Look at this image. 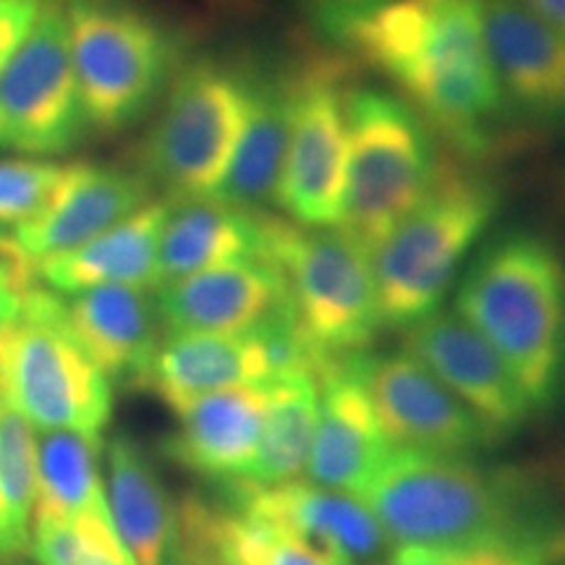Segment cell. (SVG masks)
Segmentation results:
<instances>
[{"mask_svg":"<svg viewBox=\"0 0 565 565\" xmlns=\"http://www.w3.org/2000/svg\"><path fill=\"white\" fill-rule=\"evenodd\" d=\"M359 498L391 550L515 542L565 561V475L550 466L393 448Z\"/></svg>","mask_w":565,"mask_h":565,"instance_id":"cell-1","label":"cell"},{"mask_svg":"<svg viewBox=\"0 0 565 565\" xmlns=\"http://www.w3.org/2000/svg\"><path fill=\"white\" fill-rule=\"evenodd\" d=\"M330 40L398 89L458 152L492 147L505 97L484 38L482 0H387Z\"/></svg>","mask_w":565,"mask_h":565,"instance_id":"cell-2","label":"cell"},{"mask_svg":"<svg viewBox=\"0 0 565 565\" xmlns=\"http://www.w3.org/2000/svg\"><path fill=\"white\" fill-rule=\"evenodd\" d=\"M456 315L503 356L536 412L557 393L565 265L547 238L508 231L484 244L456 288Z\"/></svg>","mask_w":565,"mask_h":565,"instance_id":"cell-3","label":"cell"},{"mask_svg":"<svg viewBox=\"0 0 565 565\" xmlns=\"http://www.w3.org/2000/svg\"><path fill=\"white\" fill-rule=\"evenodd\" d=\"M498 210L494 183L440 160L429 194L372 254L383 324L404 330L437 312Z\"/></svg>","mask_w":565,"mask_h":565,"instance_id":"cell-4","label":"cell"},{"mask_svg":"<svg viewBox=\"0 0 565 565\" xmlns=\"http://www.w3.org/2000/svg\"><path fill=\"white\" fill-rule=\"evenodd\" d=\"M349 189L341 231L372 257L433 189L437 147L433 129L395 92H345Z\"/></svg>","mask_w":565,"mask_h":565,"instance_id":"cell-5","label":"cell"},{"mask_svg":"<svg viewBox=\"0 0 565 565\" xmlns=\"http://www.w3.org/2000/svg\"><path fill=\"white\" fill-rule=\"evenodd\" d=\"M66 11L87 129H129L166 95L183 40L131 0H74Z\"/></svg>","mask_w":565,"mask_h":565,"instance_id":"cell-6","label":"cell"},{"mask_svg":"<svg viewBox=\"0 0 565 565\" xmlns=\"http://www.w3.org/2000/svg\"><path fill=\"white\" fill-rule=\"evenodd\" d=\"M263 259L286 278L296 330L317 370L372 349L383 328L372 257L341 228H301L265 212Z\"/></svg>","mask_w":565,"mask_h":565,"instance_id":"cell-7","label":"cell"},{"mask_svg":"<svg viewBox=\"0 0 565 565\" xmlns=\"http://www.w3.org/2000/svg\"><path fill=\"white\" fill-rule=\"evenodd\" d=\"M0 393L42 433L103 435L113 387L63 317V296L34 280L0 333Z\"/></svg>","mask_w":565,"mask_h":565,"instance_id":"cell-8","label":"cell"},{"mask_svg":"<svg viewBox=\"0 0 565 565\" xmlns=\"http://www.w3.org/2000/svg\"><path fill=\"white\" fill-rule=\"evenodd\" d=\"M252 76L228 63H183L141 141V173L171 202L212 196L228 171L249 108Z\"/></svg>","mask_w":565,"mask_h":565,"instance_id":"cell-9","label":"cell"},{"mask_svg":"<svg viewBox=\"0 0 565 565\" xmlns=\"http://www.w3.org/2000/svg\"><path fill=\"white\" fill-rule=\"evenodd\" d=\"M84 131L68 11L45 0L0 71V152L63 154L79 145Z\"/></svg>","mask_w":565,"mask_h":565,"instance_id":"cell-10","label":"cell"},{"mask_svg":"<svg viewBox=\"0 0 565 565\" xmlns=\"http://www.w3.org/2000/svg\"><path fill=\"white\" fill-rule=\"evenodd\" d=\"M335 63L294 74V124L275 204L301 228H341L349 189L345 92Z\"/></svg>","mask_w":565,"mask_h":565,"instance_id":"cell-11","label":"cell"},{"mask_svg":"<svg viewBox=\"0 0 565 565\" xmlns=\"http://www.w3.org/2000/svg\"><path fill=\"white\" fill-rule=\"evenodd\" d=\"M317 374V359L296 322L238 335H168L160 341L141 391L179 414L202 395L242 385H270L288 374Z\"/></svg>","mask_w":565,"mask_h":565,"instance_id":"cell-12","label":"cell"},{"mask_svg":"<svg viewBox=\"0 0 565 565\" xmlns=\"http://www.w3.org/2000/svg\"><path fill=\"white\" fill-rule=\"evenodd\" d=\"M351 370L393 448L475 456L494 445L484 424L412 351L353 353Z\"/></svg>","mask_w":565,"mask_h":565,"instance_id":"cell-13","label":"cell"},{"mask_svg":"<svg viewBox=\"0 0 565 565\" xmlns=\"http://www.w3.org/2000/svg\"><path fill=\"white\" fill-rule=\"evenodd\" d=\"M404 349L484 424L494 443L521 433L536 414L503 356L456 312L437 309L408 324Z\"/></svg>","mask_w":565,"mask_h":565,"instance_id":"cell-14","label":"cell"},{"mask_svg":"<svg viewBox=\"0 0 565 565\" xmlns=\"http://www.w3.org/2000/svg\"><path fill=\"white\" fill-rule=\"evenodd\" d=\"M168 335H238L294 322L286 278L267 259H236L152 288Z\"/></svg>","mask_w":565,"mask_h":565,"instance_id":"cell-15","label":"cell"},{"mask_svg":"<svg viewBox=\"0 0 565 565\" xmlns=\"http://www.w3.org/2000/svg\"><path fill=\"white\" fill-rule=\"evenodd\" d=\"M150 186L145 173L129 168L71 162L63 168L58 189L45 210L13 228V242L30 265L79 249L145 207L152 194Z\"/></svg>","mask_w":565,"mask_h":565,"instance_id":"cell-16","label":"cell"},{"mask_svg":"<svg viewBox=\"0 0 565 565\" xmlns=\"http://www.w3.org/2000/svg\"><path fill=\"white\" fill-rule=\"evenodd\" d=\"M225 503L330 550L351 565H377L391 553L370 505L309 479L282 484H225Z\"/></svg>","mask_w":565,"mask_h":565,"instance_id":"cell-17","label":"cell"},{"mask_svg":"<svg viewBox=\"0 0 565 565\" xmlns=\"http://www.w3.org/2000/svg\"><path fill=\"white\" fill-rule=\"evenodd\" d=\"M317 380H320V414H317L303 479L359 498L393 445L380 427L362 383L351 370V356L324 362Z\"/></svg>","mask_w":565,"mask_h":565,"instance_id":"cell-18","label":"cell"},{"mask_svg":"<svg viewBox=\"0 0 565 565\" xmlns=\"http://www.w3.org/2000/svg\"><path fill=\"white\" fill-rule=\"evenodd\" d=\"M267 385L202 395L175 414L179 427L160 443L162 456L210 482H246L257 461Z\"/></svg>","mask_w":565,"mask_h":565,"instance_id":"cell-19","label":"cell"},{"mask_svg":"<svg viewBox=\"0 0 565 565\" xmlns=\"http://www.w3.org/2000/svg\"><path fill=\"white\" fill-rule=\"evenodd\" d=\"M484 38L505 103L529 118H565V32L515 0H482Z\"/></svg>","mask_w":565,"mask_h":565,"instance_id":"cell-20","label":"cell"},{"mask_svg":"<svg viewBox=\"0 0 565 565\" xmlns=\"http://www.w3.org/2000/svg\"><path fill=\"white\" fill-rule=\"evenodd\" d=\"M63 317L76 343L110 383L141 391L160 349V320L150 288H87L63 301Z\"/></svg>","mask_w":565,"mask_h":565,"instance_id":"cell-21","label":"cell"},{"mask_svg":"<svg viewBox=\"0 0 565 565\" xmlns=\"http://www.w3.org/2000/svg\"><path fill=\"white\" fill-rule=\"evenodd\" d=\"M171 200H150L79 249L32 265L34 278L61 296L95 286H158V246Z\"/></svg>","mask_w":565,"mask_h":565,"instance_id":"cell-22","label":"cell"},{"mask_svg":"<svg viewBox=\"0 0 565 565\" xmlns=\"http://www.w3.org/2000/svg\"><path fill=\"white\" fill-rule=\"evenodd\" d=\"M263 246L265 210L233 207L217 196L171 202L158 246V286L236 259H263Z\"/></svg>","mask_w":565,"mask_h":565,"instance_id":"cell-23","label":"cell"},{"mask_svg":"<svg viewBox=\"0 0 565 565\" xmlns=\"http://www.w3.org/2000/svg\"><path fill=\"white\" fill-rule=\"evenodd\" d=\"M108 505L134 565H168L179 545V505L139 443L113 435L105 445Z\"/></svg>","mask_w":565,"mask_h":565,"instance_id":"cell-24","label":"cell"},{"mask_svg":"<svg viewBox=\"0 0 565 565\" xmlns=\"http://www.w3.org/2000/svg\"><path fill=\"white\" fill-rule=\"evenodd\" d=\"M294 124V76H252L249 108L228 171L212 196L263 212L275 204Z\"/></svg>","mask_w":565,"mask_h":565,"instance_id":"cell-25","label":"cell"},{"mask_svg":"<svg viewBox=\"0 0 565 565\" xmlns=\"http://www.w3.org/2000/svg\"><path fill=\"white\" fill-rule=\"evenodd\" d=\"M103 437L87 433H45L38 443V521H100L113 524L100 458ZM116 526V524H113Z\"/></svg>","mask_w":565,"mask_h":565,"instance_id":"cell-26","label":"cell"},{"mask_svg":"<svg viewBox=\"0 0 565 565\" xmlns=\"http://www.w3.org/2000/svg\"><path fill=\"white\" fill-rule=\"evenodd\" d=\"M320 414V380L312 372L288 374L267 385L257 461L246 482L282 484L301 479Z\"/></svg>","mask_w":565,"mask_h":565,"instance_id":"cell-27","label":"cell"},{"mask_svg":"<svg viewBox=\"0 0 565 565\" xmlns=\"http://www.w3.org/2000/svg\"><path fill=\"white\" fill-rule=\"evenodd\" d=\"M38 503V437L0 393V565H17L32 545Z\"/></svg>","mask_w":565,"mask_h":565,"instance_id":"cell-28","label":"cell"},{"mask_svg":"<svg viewBox=\"0 0 565 565\" xmlns=\"http://www.w3.org/2000/svg\"><path fill=\"white\" fill-rule=\"evenodd\" d=\"M30 553L38 565H134L116 526L100 521H38Z\"/></svg>","mask_w":565,"mask_h":565,"instance_id":"cell-29","label":"cell"},{"mask_svg":"<svg viewBox=\"0 0 565 565\" xmlns=\"http://www.w3.org/2000/svg\"><path fill=\"white\" fill-rule=\"evenodd\" d=\"M63 168L45 160H0V225L38 217L58 189Z\"/></svg>","mask_w":565,"mask_h":565,"instance_id":"cell-30","label":"cell"},{"mask_svg":"<svg viewBox=\"0 0 565 565\" xmlns=\"http://www.w3.org/2000/svg\"><path fill=\"white\" fill-rule=\"evenodd\" d=\"M377 565H557L547 550L515 542L454 547H393Z\"/></svg>","mask_w":565,"mask_h":565,"instance_id":"cell-31","label":"cell"},{"mask_svg":"<svg viewBox=\"0 0 565 565\" xmlns=\"http://www.w3.org/2000/svg\"><path fill=\"white\" fill-rule=\"evenodd\" d=\"M291 3L299 6L328 38H333L349 21L380 9L387 0H291Z\"/></svg>","mask_w":565,"mask_h":565,"instance_id":"cell-32","label":"cell"},{"mask_svg":"<svg viewBox=\"0 0 565 565\" xmlns=\"http://www.w3.org/2000/svg\"><path fill=\"white\" fill-rule=\"evenodd\" d=\"M45 0H0V71L32 30Z\"/></svg>","mask_w":565,"mask_h":565,"instance_id":"cell-33","label":"cell"},{"mask_svg":"<svg viewBox=\"0 0 565 565\" xmlns=\"http://www.w3.org/2000/svg\"><path fill=\"white\" fill-rule=\"evenodd\" d=\"M34 280L30 263L0 257V333L19 317L21 299Z\"/></svg>","mask_w":565,"mask_h":565,"instance_id":"cell-34","label":"cell"},{"mask_svg":"<svg viewBox=\"0 0 565 565\" xmlns=\"http://www.w3.org/2000/svg\"><path fill=\"white\" fill-rule=\"evenodd\" d=\"M179 532L196 536V540H200L202 545L210 550V555L215 557V563H217V565H246V563L233 561V557H228V555H223L221 550H217L215 545H212V540L207 536V532H204L200 521H196V515L192 513V508H189L186 503H179Z\"/></svg>","mask_w":565,"mask_h":565,"instance_id":"cell-35","label":"cell"},{"mask_svg":"<svg viewBox=\"0 0 565 565\" xmlns=\"http://www.w3.org/2000/svg\"><path fill=\"white\" fill-rule=\"evenodd\" d=\"M524 9H529L534 17H540L547 24H553L555 30L565 32V0H515Z\"/></svg>","mask_w":565,"mask_h":565,"instance_id":"cell-36","label":"cell"},{"mask_svg":"<svg viewBox=\"0 0 565 565\" xmlns=\"http://www.w3.org/2000/svg\"><path fill=\"white\" fill-rule=\"evenodd\" d=\"M175 553L186 561V565H217L215 557L210 555V550L204 547L202 542L192 534L179 532V545H175Z\"/></svg>","mask_w":565,"mask_h":565,"instance_id":"cell-37","label":"cell"},{"mask_svg":"<svg viewBox=\"0 0 565 565\" xmlns=\"http://www.w3.org/2000/svg\"><path fill=\"white\" fill-rule=\"evenodd\" d=\"M0 257L3 259H19V263H26L24 257H21L17 242H13V233H9L0 225Z\"/></svg>","mask_w":565,"mask_h":565,"instance_id":"cell-38","label":"cell"},{"mask_svg":"<svg viewBox=\"0 0 565 565\" xmlns=\"http://www.w3.org/2000/svg\"><path fill=\"white\" fill-rule=\"evenodd\" d=\"M557 385H563V391H565V335H563V353H561V377H557Z\"/></svg>","mask_w":565,"mask_h":565,"instance_id":"cell-39","label":"cell"},{"mask_svg":"<svg viewBox=\"0 0 565 565\" xmlns=\"http://www.w3.org/2000/svg\"><path fill=\"white\" fill-rule=\"evenodd\" d=\"M168 565H186V561H183V557H181L179 553H175V555L171 557V561H168Z\"/></svg>","mask_w":565,"mask_h":565,"instance_id":"cell-40","label":"cell"},{"mask_svg":"<svg viewBox=\"0 0 565 565\" xmlns=\"http://www.w3.org/2000/svg\"><path fill=\"white\" fill-rule=\"evenodd\" d=\"M557 565H565V561H561V563H557Z\"/></svg>","mask_w":565,"mask_h":565,"instance_id":"cell-41","label":"cell"}]
</instances>
